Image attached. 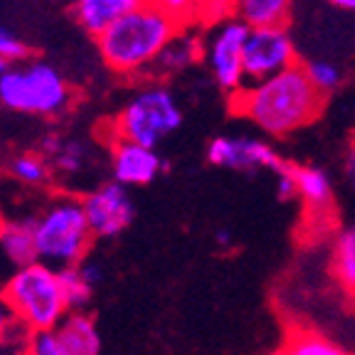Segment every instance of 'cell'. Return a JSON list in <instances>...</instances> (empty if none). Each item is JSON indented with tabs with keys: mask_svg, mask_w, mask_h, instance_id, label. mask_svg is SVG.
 Instances as JSON below:
<instances>
[{
	"mask_svg": "<svg viewBox=\"0 0 355 355\" xmlns=\"http://www.w3.org/2000/svg\"><path fill=\"white\" fill-rule=\"evenodd\" d=\"M291 175L296 183V198L304 200L306 215L316 222L333 220V183L323 168L291 163Z\"/></svg>",
	"mask_w": 355,
	"mask_h": 355,
	"instance_id": "obj_12",
	"label": "cell"
},
{
	"mask_svg": "<svg viewBox=\"0 0 355 355\" xmlns=\"http://www.w3.org/2000/svg\"><path fill=\"white\" fill-rule=\"evenodd\" d=\"M0 101L28 116H60L72 104V87L42 60H22L0 72Z\"/></svg>",
	"mask_w": 355,
	"mask_h": 355,
	"instance_id": "obj_5",
	"label": "cell"
},
{
	"mask_svg": "<svg viewBox=\"0 0 355 355\" xmlns=\"http://www.w3.org/2000/svg\"><path fill=\"white\" fill-rule=\"evenodd\" d=\"M207 161L217 168L239 173L254 171H277L282 166V155L266 144L259 136H247V133H222L207 144Z\"/></svg>",
	"mask_w": 355,
	"mask_h": 355,
	"instance_id": "obj_10",
	"label": "cell"
},
{
	"mask_svg": "<svg viewBox=\"0 0 355 355\" xmlns=\"http://www.w3.org/2000/svg\"><path fill=\"white\" fill-rule=\"evenodd\" d=\"M232 15L247 28L286 25L291 15V0H232Z\"/></svg>",
	"mask_w": 355,
	"mask_h": 355,
	"instance_id": "obj_19",
	"label": "cell"
},
{
	"mask_svg": "<svg viewBox=\"0 0 355 355\" xmlns=\"http://www.w3.org/2000/svg\"><path fill=\"white\" fill-rule=\"evenodd\" d=\"M232 96V111L261 133L282 139L313 123L323 111V94L306 77L304 67H286L272 77L244 82Z\"/></svg>",
	"mask_w": 355,
	"mask_h": 355,
	"instance_id": "obj_1",
	"label": "cell"
},
{
	"mask_svg": "<svg viewBox=\"0 0 355 355\" xmlns=\"http://www.w3.org/2000/svg\"><path fill=\"white\" fill-rule=\"evenodd\" d=\"M180 126H183V109L178 96L166 84H148L139 87L123 101L111 121V139L158 148Z\"/></svg>",
	"mask_w": 355,
	"mask_h": 355,
	"instance_id": "obj_6",
	"label": "cell"
},
{
	"mask_svg": "<svg viewBox=\"0 0 355 355\" xmlns=\"http://www.w3.org/2000/svg\"><path fill=\"white\" fill-rule=\"evenodd\" d=\"M150 3L168 12L178 25H190L202 15V8H205V0H150Z\"/></svg>",
	"mask_w": 355,
	"mask_h": 355,
	"instance_id": "obj_24",
	"label": "cell"
},
{
	"mask_svg": "<svg viewBox=\"0 0 355 355\" xmlns=\"http://www.w3.org/2000/svg\"><path fill=\"white\" fill-rule=\"evenodd\" d=\"M266 355H286V353H284V348H279V350H272V353H266Z\"/></svg>",
	"mask_w": 355,
	"mask_h": 355,
	"instance_id": "obj_33",
	"label": "cell"
},
{
	"mask_svg": "<svg viewBox=\"0 0 355 355\" xmlns=\"http://www.w3.org/2000/svg\"><path fill=\"white\" fill-rule=\"evenodd\" d=\"M242 64L247 82L272 77L286 67L296 64V44L288 35L286 25L250 28L247 40H244Z\"/></svg>",
	"mask_w": 355,
	"mask_h": 355,
	"instance_id": "obj_9",
	"label": "cell"
},
{
	"mask_svg": "<svg viewBox=\"0 0 355 355\" xmlns=\"http://www.w3.org/2000/svg\"><path fill=\"white\" fill-rule=\"evenodd\" d=\"M109 171L111 180H116L126 188H144L166 171V161L161 158L158 148L123 139H111Z\"/></svg>",
	"mask_w": 355,
	"mask_h": 355,
	"instance_id": "obj_11",
	"label": "cell"
},
{
	"mask_svg": "<svg viewBox=\"0 0 355 355\" xmlns=\"http://www.w3.org/2000/svg\"><path fill=\"white\" fill-rule=\"evenodd\" d=\"M200 60H202V37L193 30L180 28L171 37V42L163 47V52L150 69H155L158 74H178L188 67L198 64Z\"/></svg>",
	"mask_w": 355,
	"mask_h": 355,
	"instance_id": "obj_16",
	"label": "cell"
},
{
	"mask_svg": "<svg viewBox=\"0 0 355 355\" xmlns=\"http://www.w3.org/2000/svg\"><path fill=\"white\" fill-rule=\"evenodd\" d=\"M8 175L22 188L42 190L52 183V166L44 153H35V150H25V153L12 155L8 161Z\"/></svg>",
	"mask_w": 355,
	"mask_h": 355,
	"instance_id": "obj_20",
	"label": "cell"
},
{
	"mask_svg": "<svg viewBox=\"0 0 355 355\" xmlns=\"http://www.w3.org/2000/svg\"><path fill=\"white\" fill-rule=\"evenodd\" d=\"M42 153L47 155V161L52 166V175L60 178H77L87 171L89 161H92V150L82 139H50L44 144Z\"/></svg>",
	"mask_w": 355,
	"mask_h": 355,
	"instance_id": "obj_17",
	"label": "cell"
},
{
	"mask_svg": "<svg viewBox=\"0 0 355 355\" xmlns=\"http://www.w3.org/2000/svg\"><path fill=\"white\" fill-rule=\"evenodd\" d=\"M183 25H178L168 12L144 0L121 17L94 35L96 50L104 64L121 77H139L155 64L171 37Z\"/></svg>",
	"mask_w": 355,
	"mask_h": 355,
	"instance_id": "obj_2",
	"label": "cell"
},
{
	"mask_svg": "<svg viewBox=\"0 0 355 355\" xmlns=\"http://www.w3.org/2000/svg\"><path fill=\"white\" fill-rule=\"evenodd\" d=\"M82 207L94 239L119 237L131 227L133 215H136L131 188L116 183V180H106L84 193Z\"/></svg>",
	"mask_w": 355,
	"mask_h": 355,
	"instance_id": "obj_8",
	"label": "cell"
},
{
	"mask_svg": "<svg viewBox=\"0 0 355 355\" xmlns=\"http://www.w3.org/2000/svg\"><path fill=\"white\" fill-rule=\"evenodd\" d=\"M247 33H250V28L239 17H220L212 33L202 42V62H205L207 72L215 79L217 87L227 94H234L247 82L242 64Z\"/></svg>",
	"mask_w": 355,
	"mask_h": 355,
	"instance_id": "obj_7",
	"label": "cell"
},
{
	"mask_svg": "<svg viewBox=\"0 0 355 355\" xmlns=\"http://www.w3.org/2000/svg\"><path fill=\"white\" fill-rule=\"evenodd\" d=\"M343 171H345V178H348V183L355 188V144L350 146V150H348V153H345Z\"/></svg>",
	"mask_w": 355,
	"mask_h": 355,
	"instance_id": "obj_29",
	"label": "cell"
},
{
	"mask_svg": "<svg viewBox=\"0 0 355 355\" xmlns=\"http://www.w3.org/2000/svg\"><path fill=\"white\" fill-rule=\"evenodd\" d=\"M25 336H28V333L22 331V328L12 321L10 311H8L6 301H3V296H0V345L22 343V340H25Z\"/></svg>",
	"mask_w": 355,
	"mask_h": 355,
	"instance_id": "obj_27",
	"label": "cell"
},
{
	"mask_svg": "<svg viewBox=\"0 0 355 355\" xmlns=\"http://www.w3.org/2000/svg\"><path fill=\"white\" fill-rule=\"evenodd\" d=\"M286 355H348L340 345H336L331 338L321 336L318 331L309 328H291L286 333V343H284Z\"/></svg>",
	"mask_w": 355,
	"mask_h": 355,
	"instance_id": "obj_22",
	"label": "cell"
},
{
	"mask_svg": "<svg viewBox=\"0 0 355 355\" xmlns=\"http://www.w3.org/2000/svg\"><path fill=\"white\" fill-rule=\"evenodd\" d=\"M0 296L12 321L25 333L52 331L69 311L60 286V272L37 259L10 269L0 282Z\"/></svg>",
	"mask_w": 355,
	"mask_h": 355,
	"instance_id": "obj_3",
	"label": "cell"
},
{
	"mask_svg": "<svg viewBox=\"0 0 355 355\" xmlns=\"http://www.w3.org/2000/svg\"><path fill=\"white\" fill-rule=\"evenodd\" d=\"M215 239H217V244H230L232 242V232H230V230H220V232L215 234Z\"/></svg>",
	"mask_w": 355,
	"mask_h": 355,
	"instance_id": "obj_32",
	"label": "cell"
},
{
	"mask_svg": "<svg viewBox=\"0 0 355 355\" xmlns=\"http://www.w3.org/2000/svg\"><path fill=\"white\" fill-rule=\"evenodd\" d=\"M30 47L25 44V40L17 37L12 30L0 28V62L6 64H17V62L28 60Z\"/></svg>",
	"mask_w": 355,
	"mask_h": 355,
	"instance_id": "obj_25",
	"label": "cell"
},
{
	"mask_svg": "<svg viewBox=\"0 0 355 355\" xmlns=\"http://www.w3.org/2000/svg\"><path fill=\"white\" fill-rule=\"evenodd\" d=\"M144 0H72V12L89 35H99L106 25L121 17Z\"/></svg>",
	"mask_w": 355,
	"mask_h": 355,
	"instance_id": "obj_18",
	"label": "cell"
},
{
	"mask_svg": "<svg viewBox=\"0 0 355 355\" xmlns=\"http://www.w3.org/2000/svg\"><path fill=\"white\" fill-rule=\"evenodd\" d=\"M57 272H60V286L69 311L87 309L96 286L104 282V266L99 261L89 259V257H84L82 261H77L72 266L57 269Z\"/></svg>",
	"mask_w": 355,
	"mask_h": 355,
	"instance_id": "obj_14",
	"label": "cell"
},
{
	"mask_svg": "<svg viewBox=\"0 0 355 355\" xmlns=\"http://www.w3.org/2000/svg\"><path fill=\"white\" fill-rule=\"evenodd\" d=\"M328 3L340 8V10H355V0H328Z\"/></svg>",
	"mask_w": 355,
	"mask_h": 355,
	"instance_id": "obj_31",
	"label": "cell"
},
{
	"mask_svg": "<svg viewBox=\"0 0 355 355\" xmlns=\"http://www.w3.org/2000/svg\"><path fill=\"white\" fill-rule=\"evenodd\" d=\"M277 175V195L282 200H294L296 198V183H294V175H291V163L284 161L282 166L274 171Z\"/></svg>",
	"mask_w": 355,
	"mask_h": 355,
	"instance_id": "obj_28",
	"label": "cell"
},
{
	"mask_svg": "<svg viewBox=\"0 0 355 355\" xmlns=\"http://www.w3.org/2000/svg\"><path fill=\"white\" fill-rule=\"evenodd\" d=\"M331 272L340 286L355 291V227L343 230L333 242Z\"/></svg>",
	"mask_w": 355,
	"mask_h": 355,
	"instance_id": "obj_21",
	"label": "cell"
},
{
	"mask_svg": "<svg viewBox=\"0 0 355 355\" xmlns=\"http://www.w3.org/2000/svg\"><path fill=\"white\" fill-rule=\"evenodd\" d=\"M30 222L37 261L64 269L89 257L94 234L89 230L79 195H55L35 215H30Z\"/></svg>",
	"mask_w": 355,
	"mask_h": 355,
	"instance_id": "obj_4",
	"label": "cell"
},
{
	"mask_svg": "<svg viewBox=\"0 0 355 355\" xmlns=\"http://www.w3.org/2000/svg\"><path fill=\"white\" fill-rule=\"evenodd\" d=\"M22 350H25V355H62L52 331L28 333L25 340H22Z\"/></svg>",
	"mask_w": 355,
	"mask_h": 355,
	"instance_id": "obj_26",
	"label": "cell"
},
{
	"mask_svg": "<svg viewBox=\"0 0 355 355\" xmlns=\"http://www.w3.org/2000/svg\"><path fill=\"white\" fill-rule=\"evenodd\" d=\"M62 355H99L101 333L87 311H67L64 318L52 328Z\"/></svg>",
	"mask_w": 355,
	"mask_h": 355,
	"instance_id": "obj_13",
	"label": "cell"
},
{
	"mask_svg": "<svg viewBox=\"0 0 355 355\" xmlns=\"http://www.w3.org/2000/svg\"><path fill=\"white\" fill-rule=\"evenodd\" d=\"M304 67V72L306 77H309V82L313 84V87L321 92L323 96L331 94V92H336V89L340 87V79H343V74H340V69L333 62L328 60H311L306 62Z\"/></svg>",
	"mask_w": 355,
	"mask_h": 355,
	"instance_id": "obj_23",
	"label": "cell"
},
{
	"mask_svg": "<svg viewBox=\"0 0 355 355\" xmlns=\"http://www.w3.org/2000/svg\"><path fill=\"white\" fill-rule=\"evenodd\" d=\"M0 355H25V350H22V343H6L0 345Z\"/></svg>",
	"mask_w": 355,
	"mask_h": 355,
	"instance_id": "obj_30",
	"label": "cell"
},
{
	"mask_svg": "<svg viewBox=\"0 0 355 355\" xmlns=\"http://www.w3.org/2000/svg\"><path fill=\"white\" fill-rule=\"evenodd\" d=\"M37 259L33 239V222L30 217L0 220V261L8 269L30 264Z\"/></svg>",
	"mask_w": 355,
	"mask_h": 355,
	"instance_id": "obj_15",
	"label": "cell"
}]
</instances>
